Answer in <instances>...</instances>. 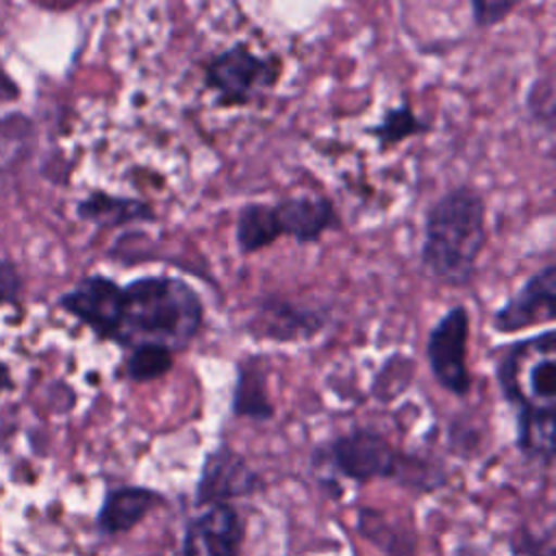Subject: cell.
Wrapping results in <instances>:
<instances>
[{"instance_id": "10", "label": "cell", "mask_w": 556, "mask_h": 556, "mask_svg": "<svg viewBox=\"0 0 556 556\" xmlns=\"http://www.w3.org/2000/svg\"><path fill=\"white\" fill-rule=\"evenodd\" d=\"M328 324L326 308L300 306L282 298H263L256 313L245 324L248 332L258 339H271L280 343L304 341L321 332Z\"/></svg>"}, {"instance_id": "17", "label": "cell", "mask_w": 556, "mask_h": 556, "mask_svg": "<svg viewBox=\"0 0 556 556\" xmlns=\"http://www.w3.org/2000/svg\"><path fill=\"white\" fill-rule=\"evenodd\" d=\"M430 130V124L417 117V113L408 104H400L393 109H387L376 126H371L367 132L378 141L380 150H389L408 137H417Z\"/></svg>"}, {"instance_id": "20", "label": "cell", "mask_w": 556, "mask_h": 556, "mask_svg": "<svg viewBox=\"0 0 556 556\" xmlns=\"http://www.w3.org/2000/svg\"><path fill=\"white\" fill-rule=\"evenodd\" d=\"M471 20L478 28H493L502 24L517 7V0H471Z\"/></svg>"}, {"instance_id": "22", "label": "cell", "mask_w": 556, "mask_h": 556, "mask_svg": "<svg viewBox=\"0 0 556 556\" xmlns=\"http://www.w3.org/2000/svg\"><path fill=\"white\" fill-rule=\"evenodd\" d=\"M20 98V87L17 83L4 72L2 63H0V104L4 102H13Z\"/></svg>"}, {"instance_id": "21", "label": "cell", "mask_w": 556, "mask_h": 556, "mask_svg": "<svg viewBox=\"0 0 556 556\" xmlns=\"http://www.w3.org/2000/svg\"><path fill=\"white\" fill-rule=\"evenodd\" d=\"M22 289V280L11 261L0 258V304L13 302Z\"/></svg>"}, {"instance_id": "6", "label": "cell", "mask_w": 556, "mask_h": 556, "mask_svg": "<svg viewBox=\"0 0 556 556\" xmlns=\"http://www.w3.org/2000/svg\"><path fill=\"white\" fill-rule=\"evenodd\" d=\"M467 341L469 311L463 304L447 308L430 328L426 339V358L434 382L456 397H467L471 391Z\"/></svg>"}, {"instance_id": "19", "label": "cell", "mask_w": 556, "mask_h": 556, "mask_svg": "<svg viewBox=\"0 0 556 556\" xmlns=\"http://www.w3.org/2000/svg\"><path fill=\"white\" fill-rule=\"evenodd\" d=\"M526 109L534 122L543 124L547 132L554 128V87L549 78H539L526 93Z\"/></svg>"}, {"instance_id": "7", "label": "cell", "mask_w": 556, "mask_h": 556, "mask_svg": "<svg viewBox=\"0 0 556 556\" xmlns=\"http://www.w3.org/2000/svg\"><path fill=\"white\" fill-rule=\"evenodd\" d=\"M263 489V478L256 469L250 467L243 454H239L228 443H219L204 456L195 491L193 504L198 508L208 504H219L250 497Z\"/></svg>"}, {"instance_id": "3", "label": "cell", "mask_w": 556, "mask_h": 556, "mask_svg": "<svg viewBox=\"0 0 556 556\" xmlns=\"http://www.w3.org/2000/svg\"><path fill=\"white\" fill-rule=\"evenodd\" d=\"M313 465H326L332 473L352 482L371 480H402L408 486H419L424 476V460L404 456L391 441L374 428H352L313 452Z\"/></svg>"}, {"instance_id": "4", "label": "cell", "mask_w": 556, "mask_h": 556, "mask_svg": "<svg viewBox=\"0 0 556 556\" xmlns=\"http://www.w3.org/2000/svg\"><path fill=\"white\" fill-rule=\"evenodd\" d=\"M497 384L515 415L554 410L556 406V330L547 328L508 343L495 365Z\"/></svg>"}, {"instance_id": "11", "label": "cell", "mask_w": 556, "mask_h": 556, "mask_svg": "<svg viewBox=\"0 0 556 556\" xmlns=\"http://www.w3.org/2000/svg\"><path fill=\"white\" fill-rule=\"evenodd\" d=\"M274 208L280 237H291L300 245L317 243L328 230L341 224L334 202L321 193L287 195L278 200Z\"/></svg>"}, {"instance_id": "8", "label": "cell", "mask_w": 556, "mask_h": 556, "mask_svg": "<svg viewBox=\"0 0 556 556\" xmlns=\"http://www.w3.org/2000/svg\"><path fill=\"white\" fill-rule=\"evenodd\" d=\"M556 317V267L547 263L534 271L491 317L495 332H517Z\"/></svg>"}, {"instance_id": "9", "label": "cell", "mask_w": 556, "mask_h": 556, "mask_svg": "<svg viewBox=\"0 0 556 556\" xmlns=\"http://www.w3.org/2000/svg\"><path fill=\"white\" fill-rule=\"evenodd\" d=\"M243 539L239 510L228 502L208 504L187 521L182 556H241Z\"/></svg>"}, {"instance_id": "1", "label": "cell", "mask_w": 556, "mask_h": 556, "mask_svg": "<svg viewBox=\"0 0 556 556\" xmlns=\"http://www.w3.org/2000/svg\"><path fill=\"white\" fill-rule=\"evenodd\" d=\"M59 306L85 324L98 339L126 352L137 345H159L185 352L204 324L200 293L178 276L152 274L126 285L93 274L59 298Z\"/></svg>"}, {"instance_id": "2", "label": "cell", "mask_w": 556, "mask_h": 556, "mask_svg": "<svg viewBox=\"0 0 556 556\" xmlns=\"http://www.w3.org/2000/svg\"><path fill=\"white\" fill-rule=\"evenodd\" d=\"M486 204L469 185L447 189L424 219L419 269L430 280L467 287L486 245Z\"/></svg>"}, {"instance_id": "5", "label": "cell", "mask_w": 556, "mask_h": 556, "mask_svg": "<svg viewBox=\"0 0 556 556\" xmlns=\"http://www.w3.org/2000/svg\"><path fill=\"white\" fill-rule=\"evenodd\" d=\"M280 59L256 54L248 43L237 41L213 54L202 70V83L213 93L215 106H248L280 78Z\"/></svg>"}, {"instance_id": "15", "label": "cell", "mask_w": 556, "mask_h": 556, "mask_svg": "<svg viewBox=\"0 0 556 556\" xmlns=\"http://www.w3.org/2000/svg\"><path fill=\"white\" fill-rule=\"evenodd\" d=\"M280 239L274 204L248 202L239 208L235 224V241L241 254H254Z\"/></svg>"}, {"instance_id": "13", "label": "cell", "mask_w": 556, "mask_h": 556, "mask_svg": "<svg viewBox=\"0 0 556 556\" xmlns=\"http://www.w3.org/2000/svg\"><path fill=\"white\" fill-rule=\"evenodd\" d=\"M230 413L241 419L252 421H269L276 413L269 389H267V365L258 356H250L239 361L235 387H232V402Z\"/></svg>"}, {"instance_id": "14", "label": "cell", "mask_w": 556, "mask_h": 556, "mask_svg": "<svg viewBox=\"0 0 556 556\" xmlns=\"http://www.w3.org/2000/svg\"><path fill=\"white\" fill-rule=\"evenodd\" d=\"M76 215L83 222L100 228H122L130 224H152L156 219L152 206L139 198L91 191L76 204Z\"/></svg>"}, {"instance_id": "16", "label": "cell", "mask_w": 556, "mask_h": 556, "mask_svg": "<svg viewBox=\"0 0 556 556\" xmlns=\"http://www.w3.org/2000/svg\"><path fill=\"white\" fill-rule=\"evenodd\" d=\"M515 447L523 458L549 467L554 460V410L515 415Z\"/></svg>"}, {"instance_id": "18", "label": "cell", "mask_w": 556, "mask_h": 556, "mask_svg": "<svg viewBox=\"0 0 556 556\" xmlns=\"http://www.w3.org/2000/svg\"><path fill=\"white\" fill-rule=\"evenodd\" d=\"M174 352L159 345H137L124 358V376L132 382H154L172 371Z\"/></svg>"}, {"instance_id": "12", "label": "cell", "mask_w": 556, "mask_h": 556, "mask_svg": "<svg viewBox=\"0 0 556 556\" xmlns=\"http://www.w3.org/2000/svg\"><path fill=\"white\" fill-rule=\"evenodd\" d=\"M165 504V495L141 484H122L104 493L96 515V530L102 536H117L139 526L156 506Z\"/></svg>"}, {"instance_id": "23", "label": "cell", "mask_w": 556, "mask_h": 556, "mask_svg": "<svg viewBox=\"0 0 556 556\" xmlns=\"http://www.w3.org/2000/svg\"><path fill=\"white\" fill-rule=\"evenodd\" d=\"M13 382H11V374H9V367L0 361V393H4L7 389H11Z\"/></svg>"}]
</instances>
